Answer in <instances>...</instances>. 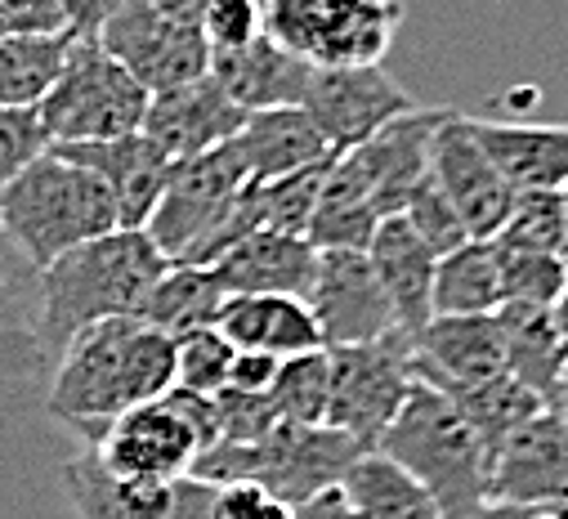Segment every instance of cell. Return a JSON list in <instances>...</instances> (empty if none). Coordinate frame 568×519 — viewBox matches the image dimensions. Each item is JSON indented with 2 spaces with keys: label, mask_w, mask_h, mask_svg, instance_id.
<instances>
[{
  "label": "cell",
  "mask_w": 568,
  "mask_h": 519,
  "mask_svg": "<svg viewBox=\"0 0 568 519\" xmlns=\"http://www.w3.org/2000/svg\"><path fill=\"white\" fill-rule=\"evenodd\" d=\"M372 452H385L435 497L444 519H475L488 506V448L448 395L412 376V389Z\"/></svg>",
  "instance_id": "3"
},
{
  "label": "cell",
  "mask_w": 568,
  "mask_h": 519,
  "mask_svg": "<svg viewBox=\"0 0 568 519\" xmlns=\"http://www.w3.org/2000/svg\"><path fill=\"white\" fill-rule=\"evenodd\" d=\"M233 345L220 327H197L175 336V385L197 389V395H220L229 385V367H233Z\"/></svg>",
  "instance_id": "38"
},
{
  "label": "cell",
  "mask_w": 568,
  "mask_h": 519,
  "mask_svg": "<svg viewBox=\"0 0 568 519\" xmlns=\"http://www.w3.org/2000/svg\"><path fill=\"white\" fill-rule=\"evenodd\" d=\"M0 37H6V23H0Z\"/></svg>",
  "instance_id": "56"
},
{
  "label": "cell",
  "mask_w": 568,
  "mask_h": 519,
  "mask_svg": "<svg viewBox=\"0 0 568 519\" xmlns=\"http://www.w3.org/2000/svg\"><path fill=\"white\" fill-rule=\"evenodd\" d=\"M50 345L41 332V278L0 237V389H19L45 376Z\"/></svg>",
  "instance_id": "22"
},
{
  "label": "cell",
  "mask_w": 568,
  "mask_h": 519,
  "mask_svg": "<svg viewBox=\"0 0 568 519\" xmlns=\"http://www.w3.org/2000/svg\"><path fill=\"white\" fill-rule=\"evenodd\" d=\"M363 448L332 430V426H301V421H277L255 444H229L215 439L193 457V479L220 488V484H260L287 506H301L327 488H341L345 470L354 466Z\"/></svg>",
  "instance_id": "6"
},
{
  "label": "cell",
  "mask_w": 568,
  "mask_h": 519,
  "mask_svg": "<svg viewBox=\"0 0 568 519\" xmlns=\"http://www.w3.org/2000/svg\"><path fill=\"white\" fill-rule=\"evenodd\" d=\"M255 228H260L255 193L229 144L171 162L162 202L144 224V233L171 265H202V269H211L233 242H242Z\"/></svg>",
  "instance_id": "4"
},
{
  "label": "cell",
  "mask_w": 568,
  "mask_h": 519,
  "mask_svg": "<svg viewBox=\"0 0 568 519\" xmlns=\"http://www.w3.org/2000/svg\"><path fill=\"white\" fill-rule=\"evenodd\" d=\"M323 345H367L398 332L394 309L376 283L367 251H318V269L305 296Z\"/></svg>",
  "instance_id": "14"
},
{
  "label": "cell",
  "mask_w": 568,
  "mask_h": 519,
  "mask_svg": "<svg viewBox=\"0 0 568 519\" xmlns=\"http://www.w3.org/2000/svg\"><path fill=\"white\" fill-rule=\"evenodd\" d=\"M314 63L277 45L273 37H255L251 45L211 54V77L229 90V99L246 112L264 108H301Z\"/></svg>",
  "instance_id": "25"
},
{
  "label": "cell",
  "mask_w": 568,
  "mask_h": 519,
  "mask_svg": "<svg viewBox=\"0 0 568 519\" xmlns=\"http://www.w3.org/2000/svg\"><path fill=\"white\" fill-rule=\"evenodd\" d=\"M435 314H497L501 309V260L497 242L470 237L435 265Z\"/></svg>",
  "instance_id": "32"
},
{
  "label": "cell",
  "mask_w": 568,
  "mask_h": 519,
  "mask_svg": "<svg viewBox=\"0 0 568 519\" xmlns=\"http://www.w3.org/2000/svg\"><path fill=\"white\" fill-rule=\"evenodd\" d=\"M497 260H501V305H555L564 296V269L559 255H541V251H515L497 242Z\"/></svg>",
  "instance_id": "39"
},
{
  "label": "cell",
  "mask_w": 568,
  "mask_h": 519,
  "mask_svg": "<svg viewBox=\"0 0 568 519\" xmlns=\"http://www.w3.org/2000/svg\"><path fill=\"white\" fill-rule=\"evenodd\" d=\"M550 314H555V332H559V340H564V354H568V292L555 301V309H550Z\"/></svg>",
  "instance_id": "51"
},
{
  "label": "cell",
  "mask_w": 568,
  "mask_h": 519,
  "mask_svg": "<svg viewBox=\"0 0 568 519\" xmlns=\"http://www.w3.org/2000/svg\"><path fill=\"white\" fill-rule=\"evenodd\" d=\"M6 37H68L59 0H0Z\"/></svg>",
  "instance_id": "45"
},
{
  "label": "cell",
  "mask_w": 568,
  "mask_h": 519,
  "mask_svg": "<svg viewBox=\"0 0 568 519\" xmlns=\"http://www.w3.org/2000/svg\"><path fill=\"white\" fill-rule=\"evenodd\" d=\"M149 94L175 90L211 72V45L197 10H166L153 0H125L94 37Z\"/></svg>",
  "instance_id": "9"
},
{
  "label": "cell",
  "mask_w": 568,
  "mask_h": 519,
  "mask_svg": "<svg viewBox=\"0 0 568 519\" xmlns=\"http://www.w3.org/2000/svg\"><path fill=\"white\" fill-rule=\"evenodd\" d=\"M341 492L358 519H444L435 497L385 452H358L341 479Z\"/></svg>",
  "instance_id": "29"
},
{
  "label": "cell",
  "mask_w": 568,
  "mask_h": 519,
  "mask_svg": "<svg viewBox=\"0 0 568 519\" xmlns=\"http://www.w3.org/2000/svg\"><path fill=\"white\" fill-rule=\"evenodd\" d=\"M153 6H166V10H202V0H153Z\"/></svg>",
  "instance_id": "53"
},
{
  "label": "cell",
  "mask_w": 568,
  "mask_h": 519,
  "mask_svg": "<svg viewBox=\"0 0 568 519\" xmlns=\"http://www.w3.org/2000/svg\"><path fill=\"white\" fill-rule=\"evenodd\" d=\"M327 363H332L327 426L349 435L363 452H372L412 389L407 336L389 332L367 345H332Z\"/></svg>",
  "instance_id": "10"
},
{
  "label": "cell",
  "mask_w": 568,
  "mask_h": 519,
  "mask_svg": "<svg viewBox=\"0 0 568 519\" xmlns=\"http://www.w3.org/2000/svg\"><path fill=\"white\" fill-rule=\"evenodd\" d=\"M559 197H564V215H568V184H564V189H559Z\"/></svg>",
  "instance_id": "55"
},
{
  "label": "cell",
  "mask_w": 568,
  "mask_h": 519,
  "mask_svg": "<svg viewBox=\"0 0 568 519\" xmlns=\"http://www.w3.org/2000/svg\"><path fill=\"white\" fill-rule=\"evenodd\" d=\"M475 519H568V501H559V506H510V501H488Z\"/></svg>",
  "instance_id": "50"
},
{
  "label": "cell",
  "mask_w": 568,
  "mask_h": 519,
  "mask_svg": "<svg viewBox=\"0 0 568 519\" xmlns=\"http://www.w3.org/2000/svg\"><path fill=\"white\" fill-rule=\"evenodd\" d=\"M555 413L568 417V354H564V367H559V389H555Z\"/></svg>",
  "instance_id": "52"
},
{
  "label": "cell",
  "mask_w": 568,
  "mask_h": 519,
  "mask_svg": "<svg viewBox=\"0 0 568 519\" xmlns=\"http://www.w3.org/2000/svg\"><path fill=\"white\" fill-rule=\"evenodd\" d=\"M488 501H510V506L568 501V417L564 413L541 408L493 452Z\"/></svg>",
  "instance_id": "17"
},
{
  "label": "cell",
  "mask_w": 568,
  "mask_h": 519,
  "mask_svg": "<svg viewBox=\"0 0 568 519\" xmlns=\"http://www.w3.org/2000/svg\"><path fill=\"white\" fill-rule=\"evenodd\" d=\"M559 269H564V292H568V251L559 255Z\"/></svg>",
  "instance_id": "54"
},
{
  "label": "cell",
  "mask_w": 568,
  "mask_h": 519,
  "mask_svg": "<svg viewBox=\"0 0 568 519\" xmlns=\"http://www.w3.org/2000/svg\"><path fill=\"white\" fill-rule=\"evenodd\" d=\"M59 479L77 519H206V506H211V484L193 475L162 479V484L121 479L94 457V448L81 457H68Z\"/></svg>",
  "instance_id": "12"
},
{
  "label": "cell",
  "mask_w": 568,
  "mask_h": 519,
  "mask_svg": "<svg viewBox=\"0 0 568 519\" xmlns=\"http://www.w3.org/2000/svg\"><path fill=\"white\" fill-rule=\"evenodd\" d=\"M229 149L237 153L242 171L251 184L264 180H282L296 175L305 166L332 162L336 153L327 149V140L318 135V125L305 116V108H264V112H246L242 130L229 140Z\"/></svg>",
  "instance_id": "24"
},
{
  "label": "cell",
  "mask_w": 568,
  "mask_h": 519,
  "mask_svg": "<svg viewBox=\"0 0 568 519\" xmlns=\"http://www.w3.org/2000/svg\"><path fill=\"white\" fill-rule=\"evenodd\" d=\"M439 395H448V399L457 404V413L475 426V435L484 439L488 457H493L524 421H532V417L546 408V404L532 395V389L519 385L510 372L488 376V380H479V385H453V389H439Z\"/></svg>",
  "instance_id": "33"
},
{
  "label": "cell",
  "mask_w": 568,
  "mask_h": 519,
  "mask_svg": "<svg viewBox=\"0 0 568 519\" xmlns=\"http://www.w3.org/2000/svg\"><path fill=\"white\" fill-rule=\"evenodd\" d=\"M323 175H327V162L305 166V171H296V175H282V180L251 184V189H255V215H260V228H273V233H301V237H305L310 215H314L318 193H323Z\"/></svg>",
  "instance_id": "37"
},
{
  "label": "cell",
  "mask_w": 568,
  "mask_h": 519,
  "mask_svg": "<svg viewBox=\"0 0 568 519\" xmlns=\"http://www.w3.org/2000/svg\"><path fill=\"white\" fill-rule=\"evenodd\" d=\"M171 408L193 426V435L202 439V448H211L220 439V417H215V395H197V389H184V385H171L166 389Z\"/></svg>",
  "instance_id": "46"
},
{
  "label": "cell",
  "mask_w": 568,
  "mask_h": 519,
  "mask_svg": "<svg viewBox=\"0 0 568 519\" xmlns=\"http://www.w3.org/2000/svg\"><path fill=\"white\" fill-rule=\"evenodd\" d=\"M273 372H277V358H273V354L237 349V354H233V367H229V385H233V389H255V395H268Z\"/></svg>",
  "instance_id": "48"
},
{
  "label": "cell",
  "mask_w": 568,
  "mask_h": 519,
  "mask_svg": "<svg viewBox=\"0 0 568 519\" xmlns=\"http://www.w3.org/2000/svg\"><path fill=\"white\" fill-rule=\"evenodd\" d=\"M479 149L493 166L510 180L515 193L524 189H564L568 184V125H528V121H479L470 116Z\"/></svg>",
  "instance_id": "26"
},
{
  "label": "cell",
  "mask_w": 568,
  "mask_h": 519,
  "mask_svg": "<svg viewBox=\"0 0 568 519\" xmlns=\"http://www.w3.org/2000/svg\"><path fill=\"white\" fill-rule=\"evenodd\" d=\"M197 19L211 54H224L264 37V0H202Z\"/></svg>",
  "instance_id": "41"
},
{
  "label": "cell",
  "mask_w": 568,
  "mask_h": 519,
  "mask_svg": "<svg viewBox=\"0 0 568 519\" xmlns=\"http://www.w3.org/2000/svg\"><path fill=\"white\" fill-rule=\"evenodd\" d=\"M54 153L81 162L85 171H94L116 206V224L121 228H144L149 215L162 202L166 175H171V157L139 130V135H121V140H94V144H50Z\"/></svg>",
  "instance_id": "20"
},
{
  "label": "cell",
  "mask_w": 568,
  "mask_h": 519,
  "mask_svg": "<svg viewBox=\"0 0 568 519\" xmlns=\"http://www.w3.org/2000/svg\"><path fill=\"white\" fill-rule=\"evenodd\" d=\"M215 278L229 296H310L318 251L301 233L255 228L215 260Z\"/></svg>",
  "instance_id": "21"
},
{
  "label": "cell",
  "mask_w": 568,
  "mask_h": 519,
  "mask_svg": "<svg viewBox=\"0 0 568 519\" xmlns=\"http://www.w3.org/2000/svg\"><path fill=\"white\" fill-rule=\"evenodd\" d=\"M444 116H448V108H407L403 116L385 121L358 149L336 153L349 162V171L367 189L381 220L398 215L403 202L412 197V189L430 175V144H435V130Z\"/></svg>",
  "instance_id": "16"
},
{
  "label": "cell",
  "mask_w": 568,
  "mask_h": 519,
  "mask_svg": "<svg viewBox=\"0 0 568 519\" xmlns=\"http://www.w3.org/2000/svg\"><path fill=\"white\" fill-rule=\"evenodd\" d=\"M376 224H381V215H376L367 189L358 184V175L349 171L345 157H332L327 175H323L318 206L305 228V242L314 251H367Z\"/></svg>",
  "instance_id": "30"
},
{
  "label": "cell",
  "mask_w": 568,
  "mask_h": 519,
  "mask_svg": "<svg viewBox=\"0 0 568 519\" xmlns=\"http://www.w3.org/2000/svg\"><path fill=\"white\" fill-rule=\"evenodd\" d=\"M327 395H332V363L327 349H305L277 358L268 404L277 421H301V426H327Z\"/></svg>",
  "instance_id": "35"
},
{
  "label": "cell",
  "mask_w": 568,
  "mask_h": 519,
  "mask_svg": "<svg viewBox=\"0 0 568 519\" xmlns=\"http://www.w3.org/2000/svg\"><path fill=\"white\" fill-rule=\"evenodd\" d=\"M121 228L116 206L94 171L45 149L0 197V237L41 274L59 255Z\"/></svg>",
  "instance_id": "5"
},
{
  "label": "cell",
  "mask_w": 568,
  "mask_h": 519,
  "mask_svg": "<svg viewBox=\"0 0 568 519\" xmlns=\"http://www.w3.org/2000/svg\"><path fill=\"white\" fill-rule=\"evenodd\" d=\"M407 354L412 376L435 389L479 385L506 372V340L497 314H435L420 332L407 336Z\"/></svg>",
  "instance_id": "18"
},
{
  "label": "cell",
  "mask_w": 568,
  "mask_h": 519,
  "mask_svg": "<svg viewBox=\"0 0 568 519\" xmlns=\"http://www.w3.org/2000/svg\"><path fill=\"white\" fill-rule=\"evenodd\" d=\"M430 175L435 184L448 193V202L457 206L462 224L470 237H497L510 206H515V189L510 180L493 166V157L479 149L470 116L448 108V116L435 130V144H430Z\"/></svg>",
  "instance_id": "13"
},
{
  "label": "cell",
  "mask_w": 568,
  "mask_h": 519,
  "mask_svg": "<svg viewBox=\"0 0 568 519\" xmlns=\"http://www.w3.org/2000/svg\"><path fill=\"white\" fill-rule=\"evenodd\" d=\"M515 251H541V255H564L568 251V215L559 189H524L515 193V206L493 237Z\"/></svg>",
  "instance_id": "36"
},
{
  "label": "cell",
  "mask_w": 568,
  "mask_h": 519,
  "mask_svg": "<svg viewBox=\"0 0 568 519\" xmlns=\"http://www.w3.org/2000/svg\"><path fill=\"white\" fill-rule=\"evenodd\" d=\"M246 121V108H237L229 99V90L206 72L197 81H184L175 90L149 94V112H144V135L171 157H197L211 153L220 144H229Z\"/></svg>",
  "instance_id": "19"
},
{
  "label": "cell",
  "mask_w": 568,
  "mask_h": 519,
  "mask_svg": "<svg viewBox=\"0 0 568 519\" xmlns=\"http://www.w3.org/2000/svg\"><path fill=\"white\" fill-rule=\"evenodd\" d=\"M215 417H220V439H229V444H255L277 426V413H273L268 395L233 389V385H224L215 395Z\"/></svg>",
  "instance_id": "43"
},
{
  "label": "cell",
  "mask_w": 568,
  "mask_h": 519,
  "mask_svg": "<svg viewBox=\"0 0 568 519\" xmlns=\"http://www.w3.org/2000/svg\"><path fill=\"white\" fill-rule=\"evenodd\" d=\"M292 519H358V515H354V506L345 501L341 488H327V492L301 501V506L292 510Z\"/></svg>",
  "instance_id": "49"
},
{
  "label": "cell",
  "mask_w": 568,
  "mask_h": 519,
  "mask_svg": "<svg viewBox=\"0 0 568 519\" xmlns=\"http://www.w3.org/2000/svg\"><path fill=\"white\" fill-rule=\"evenodd\" d=\"M68 37H0V108H37L59 77Z\"/></svg>",
  "instance_id": "34"
},
{
  "label": "cell",
  "mask_w": 568,
  "mask_h": 519,
  "mask_svg": "<svg viewBox=\"0 0 568 519\" xmlns=\"http://www.w3.org/2000/svg\"><path fill=\"white\" fill-rule=\"evenodd\" d=\"M202 452V439L193 426L171 408V399H149L125 408L94 444V457L121 475V479H184L193 470V457Z\"/></svg>",
  "instance_id": "15"
},
{
  "label": "cell",
  "mask_w": 568,
  "mask_h": 519,
  "mask_svg": "<svg viewBox=\"0 0 568 519\" xmlns=\"http://www.w3.org/2000/svg\"><path fill=\"white\" fill-rule=\"evenodd\" d=\"M229 301V292L220 287L215 269L202 265H166V274L149 287L144 305H139V323H149L166 336H184L197 327H215L220 305Z\"/></svg>",
  "instance_id": "31"
},
{
  "label": "cell",
  "mask_w": 568,
  "mask_h": 519,
  "mask_svg": "<svg viewBox=\"0 0 568 519\" xmlns=\"http://www.w3.org/2000/svg\"><path fill=\"white\" fill-rule=\"evenodd\" d=\"M50 149V135L37 108H0V197L19 180V171Z\"/></svg>",
  "instance_id": "42"
},
{
  "label": "cell",
  "mask_w": 568,
  "mask_h": 519,
  "mask_svg": "<svg viewBox=\"0 0 568 519\" xmlns=\"http://www.w3.org/2000/svg\"><path fill=\"white\" fill-rule=\"evenodd\" d=\"M50 367V413L99 444L125 408L162 399L175 385V336L139 318H103L77 332Z\"/></svg>",
  "instance_id": "1"
},
{
  "label": "cell",
  "mask_w": 568,
  "mask_h": 519,
  "mask_svg": "<svg viewBox=\"0 0 568 519\" xmlns=\"http://www.w3.org/2000/svg\"><path fill=\"white\" fill-rule=\"evenodd\" d=\"M63 6V23H68V37H81V41H94L103 32V23L125 6V0H59Z\"/></svg>",
  "instance_id": "47"
},
{
  "label": "cell",
  "mask_w": 568,
  "mask_h": 519,
  "mask_svg": "<svg viewBox=\"0 0 568 519\" xmlns=\"http://www.w3.org/2000/svg\"><path fill=\"white\" fill-rule=\"evenodd\" d=\"M144 112H149V90L99 41H81V37H68L59 77L37 103L50 144H94V140L139 135Z\"/></svg>",
  "instance_id": "7"
},
{
  "label": "cell",
  "mask_w": 568,
  "mask_h": 519,
  "mask_svg": "<svg viewBox=\"0 0 568 519\" xmlns=\"http://www.w3.org/2000/svg\"><path fill=\"white\" fill-rule=\"evenodd\" d=\"M292 510L296 506H287L260 484H220L211 488L206 519H292Z\"/></svg>",
  "instance_id": "44"
},
{
  "label": "cell",
  "mask_w": 568,
  "mask_h": 519,
  "mask_svg": "<svg viewBox=\"0 0 568 519\" xmlns=\"http://www.w3.org/2000/svg\"><path fill=\"white\" fill-rule=\"evenodd\" d=\"M398 215L407 220V228H412L425 246H430L435 255H448V251H457L462 242H470V233H466L457 206H453L448 193L435 184V175H425V180L412 189V197L403 202Z\"/></svg>",
  "instance_id": "40"
},
{
  "label": "cell",
  "mask_w": 568,
  "mask_h": 519,
  "mask_svg": "<svg viewBox=\"0 0 568 519\" xmlns=\"http://www.w3.org/2000/svg\"><path fill=\"white\" fill-rule=\"evenodd\" d=\"M215 327L229 336L233 349H260L273 358L327 349L310 305L296 296H229Z\"/></svg>",
  "instance_id": "27"
},
{
  "label": "cell",
  "mask_w": 568,
  "mask_h": 519,
  "mask_svg": "<svg viewBox=\"0 0 568 519\" xmlns=\"http://www.w3.org/2000/svg\"><path fill=\"white\" fill-rule=\"evenodd\" d=\"M550 309L555 305H515V301L497 309V327L506 340V372L519 385H528L546 408H555L559 367H564V340L555 332Z\"/></svg>",
  "instance_id": "28"
},
{
  "label": "cell",
  "mask_w": 568,
  "mask_h": 519,
  "mask_svg": "<svg viewBox=\"0 0 568 519\" xmlns=\"http://www.w3.org/2000/svg\"><path fill=\"white\" fill-rule=\"evenodd\" d=\"M166 265L171 260L153 246L144 228H112L45 265L37 278H41V332L50 358L77 332L103 318H134L149 287L166 274Z\"/></svg>",
  "instance_id": "2"
},
{
  "label": "cell",
  "mask_w": 568,
  "mask_h": 519,
  "mask_svg": "<svg viewBox=\"0 0 568 519\" xmlns=\"http://www.w3.org/2000/svg\"><path fill=\"white\" fill-rule=\"evenodd\" d=\"M367 260L376 269V283L394 309V323L403 336L420 332L425 323L435 318V265L439 255L425 246L403 215H389L376 224L372 242H367Z\"/></svg>",
  "instance_id": "23"
},
{
  "label": "cell",
  "mask_w": 568,
  "mask_h": 519,
  "mask_svg": "<svg viewBox=\"0 0 568 519\" xmlns=\"http://www.w3.org/2000/svg\"><path fill=\"white\" fill-rule=\"evenodd\" d=\"M398 28V0H264V37L314 68L381 63Z\"/></svg>",
  "instance_id": "8"
},
{
  "label": "cell",
  "mask_w": 568,
  "mask_h": 519,
  "mask_svg": "<svg viewBox=\"0 0 568 519\" xmlns=\"http://www.w3.org/2000/svg\"><path fill=\"white\" fill-rule=\"evenodd\" d=\"M301 108L318 125V135L327 140L332 153H349L363 140H372L385 121L403 116L416 103L381 63H358V68H314Z\"/></svg>",
  "instance_id": "11"
}]
</instances>
